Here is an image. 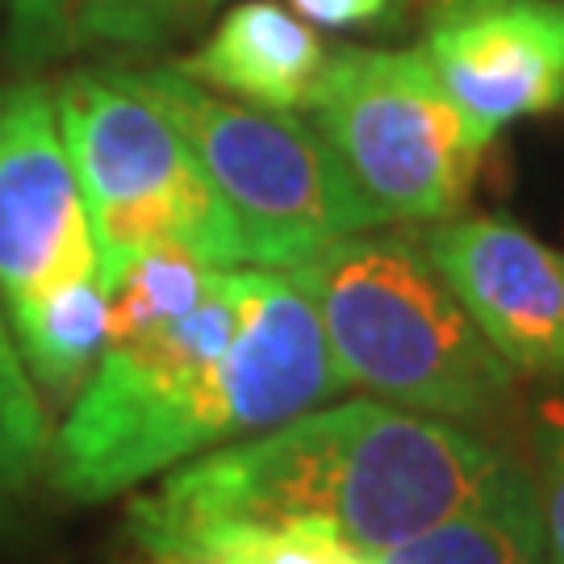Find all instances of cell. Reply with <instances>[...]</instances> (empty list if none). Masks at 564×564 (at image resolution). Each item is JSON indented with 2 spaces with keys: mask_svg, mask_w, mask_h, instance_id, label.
<instances>
[{
  "mask_svg": "<svg viewBox=\"0 0 564 564\" xmlns=\"http://www.w3.org/2000/svg\"><path fill=\"white\" fill-rule=\"evenodd\" d=\"M343 389L318 314L289 272L223 268L181 318L105 343L51 435L46 477L72 502H105Z\"/></svg>",
  "mask_w": 564,
  "mask_h": 564,
  "instance_id": "obj_1",
  "label": "cell"
},
{
  "mask_svg": "<svg viewBox=\"0 0 564 564\" xmlns=\"http://www.w3.org/2000/svg\"><path fill=\"white\" fill-rule=\"evenodd\" d=\"M506 460L456 423L347 398L176 464L130 502L126 531L155 556L230 527H310L377 561L473 502Z\"/></svg>",
  "mask_w": 564,
  "mask_h": 564,
  "instance_id": "obj_2",
  "label": "cell"
},
{
  "mask_svg": "<svg viewBox=\"0 0 564 564\" xmlns=\"http://www.w3.org/2000/svg\"><path fill=\"white\" fill-rule=\"evenodd\" d=\"M314 305L347 389L402 410L481 423L514 389V368L485 343L419 242L351 235L289 268Z\"/></svg>",
  "mask_w": 564,
  "mask_h": 564,
  "instance_id": "obj_3",
  "label": "cell"
},
{
  "mask_svg": "<svg viewBox=\"0 0 564 564\" xmlns=\"http://www.w3.org/2000/svg\"><path fill=\"white\" fill-rule=\"evenodd\" d=\"M121 76L181 130L239 223L251 268L289 272L330 242L384 226V214L351 184L314 121L230 101L176 63L121 67Z\"/></svg>",
  "mask_w": 564,
  "mask_h": 564,
  "instance_id": "obj_4",
  "label": "cell"
},
{
  "mask_svg": "<svg viewBox=\"0 0 564 564\" xmlns=\"http://www.w3.org/2000/svg\"><path fill=\"white\" fill-rule=\"evenodd\" d=\"M55 113L80 181L101 284L155 247H181L214 268H251L239 223L197 155L121 67L72 72L55 88Z\"/></svg>",
  "mask_w": 564,
  "mask_h": 564,
  "instance_id": "obj_5",
  "label": "cell"
},
{
  "mask_svg": "<svg viewBox=\"0 0 564 564\" xmlns=\"http://www.w3.org/2000/svg\"><path fill=\"white\" fill-rule=\"evenodd\" d=\"M310 121L384 223L456 218L481 172L485 142L423 51H330Z\"/></svg>",
  "mask_w": 564,
  "mask_h": 564,
  "instance_id": "obj_6",
  "label": "cell"
},
{
  "mask_svg": "<svg viewBox=\"0 0 564 564\" xmlns=\"http://www.w3.org/2000/svg\"><path fill=\"white\" fill-rule=\"evenodd\" d=\"M97 272V242L55 113L34 76L0 80V302Z\"/></svg>",
  "mask_w": 564,
  "mask_h": 564,
  "instance_id": "obj_7",
  "label": "cell"
},
{
  "mask_svg": "<svg viewBox=\"0 0 564 564\" xmlns=\"http://www.w3.org/2000/svg\"><path fill=\"white\" fill-rule=\"evenodd\" d=\"M419 251L514 372H564V251L506 218H444Z\"/></svg>",
  "mask_w": 564,
  "mask_h": 564,
  "instance_id": "obj_8",
  "label": "cell"
},
{
  "mask_svg": "<svg viewBox=\"0 0 564 564\" xmlns=\"http://www.w3.org/2000/svg\"><path fill=\"white\" fill-rule=\"evenodd\" d=\"M423 55L489 147L506 126L564 105V0L477 4L431 25Z\"/></svg>",
  "mask_w": 564,
  "mask_h": 564,
  "instance_id": "obj_9",
  "label": "cell"
},
{
  "mask_svg": "<svg viewBox=\"0 0 564 564\" xmlns=\"http://www.w3.org/2000/svg\"><path fill=\"white\" fill-rule=\"evenodd\" d=\"M330 46L318 30L276 0L235 4L218 30L176 59L184 76L268 113H310Z\"/></svg>",
  "mask_w": 564,
  "mask_h": 564,
  "instance_id": "obj_10",
  "label": "cell"
},
{
  "mask_svg": "<svg viewBox=\"0 0 564 564\" xmlns=\"http://www.w3.org/2000/svg\"><path fill=\"white\" fill-rule=\"evenodd\" d=\"M368 564H547L531 473L519 460H506L473 502Z\"/></svg>",
  "mask_w": 564,
  "mask_h": 564,
  "instance_id": "obj_11",
  "label": "cell"
},
{
  "mask_svg": "<svg viewBox=\"0 0 564 564\" xmlns=\"http://www.w3.org/2000/svg\"><path fill=\"white\" fill-rule=\"evenodd\" d=\"M4 314L46 410H67L93 377L109 335V297L101 276L93 272L63 281Z\"/></svg>",
  "mask_w": 564,
  "mask_h": 564,
  "instance_id": "obj_12",
  "label": "cell"
},
{
  "mask_svg": "<svg viewBox=\"0 0 564 564\" xmlns=\"http://www.w3.org/2000/svg\"><path fill=\"white\" fill-rule=\"evenodd\" d=\"M223 268L188 256L181 247H155L142 251L105 284L109 297V335L105 343L139 339L155 326L181 318L184 310L202 302Z\"/></svg>",
  "mask_w": 564,
  "mask_h": 564,
  "instance_id": "obj_13",
  "label": "cell"
},
{
  "mask_svg": "<svg viewBox=\"0 0 564 564\" xmlns=\"http://www.w3.org/2000/svg\"><path fill=\"white\" fill-rule=\"evenodd\" d=\"M51 410L25 372L13 326L0 302V510L13 506L39 481L51 456Z\"/></svg>",
  "mask_w": 564,
  "mask_h": 564,
  "instance_id": "obj_14",
  "label": "cell"
},
{
  "mask_svg": "<svg viewBox=\"0 0 564 564\" xmlns=\"http://www.w3.org/2000/svg\"><path fill=\"white\" fill-rule=\"evenodd\" d=\"M88 0H4V59L18 72H39L46 63L80 51Z\"/></svg>",
  "mask_w": 564,
  "mask_h": 564,
  "instance_id": "obj_15",
  "label": "cell"
},
{
  "mask_svg": "<svg viewBox=\"0 0 564 564\" xmlns=\"http://www.w3.org/2000/svg\"><path fill=\"white\" fill-rule=\"evenodd\" d=\"M209 0H88L84 9V39L109 42V46H163L188 21L202 18Z\"/></svg>",
  "mask_w": 564,
  "mask_h": 564,
  "instance_id": "obj_16",
  "label": "cell"
},
{
  "mask_svg": "<svg viewBox=\"0 0 564 564\" xmlns=\"http://www.w3.org/2000/svg\"><path fill=\"white\" fill-rule=\"evenodd\" d=\"M540 519L547 564H564V414L540 431Z\"/></svg>",
  "mask_w": 564,
  "mask_h": 564,
  "instance_id": "obj_17",
  "label": "cell"
},
{
  "mask_svg": "<svg viewBox=\"0 0 564 564\" xmlns=\"http://www.w3.org/2000/svg\"><path fill=\"white\" fill-rule=\"evenodd\" d=\"M297 18L323 30H398L410 0H289Z\"/></svg>",
  "mask_w": 564,
  "mask_h": 564,
  "instance_id": "obj_18",
  "label": "cell"
},
{
  "mask_svg": "<svg viewBox=\"0 0 564 564\" xmlns=\"http://www.w3.org/2000/svg\"><path fill=\"white\" fill-rule=\"evenodd\" d=\"M477 4H489V0H410V9L426 21V30L431 25H440L447 18H460L468 9H477Z\"/></svg>",
  "mask_w": 564,
  "mask_h": 564,
  "instance_id": "obj_19",
  "label": "cell"
},
{
  "mask_svg": "<svg viewBox=\"0 0 564 564\" xmlns=\"http://www.w3.org/2000/svg\"><path fill=\"white\" fill-rule=\"evenodd\" d=\"M134 564H230V561L205 556V552H163V556H142Z\"/></svg>",
  "mask_w": 564,
  "mask_h": 564,
  "instance_id": "obj_20",
  "label": "cell"
},
{
  "mask_svg": "<svg viewBox=\"0 0 564 564\" xmlns=\"http://www.w3.org/2000/svg\"><path fill=\"white\" fill-rule=\"evenodd\" d=\"M209 4H214V0H209Z\"/></svg>",
  "mask_w": 564,
  "mask_h": 564,
  "instance_id": "obj_21",
  "label": "cell"
},
{
  "mask_svg": "<svg viewBox=\"0 0 564 564\" xmlns=\"http://www.w3.org/2000/svg\"><path fill=\"white\" fill-rule=\"evenodd\" d=\"M364 564H368V561H364Z\"/></svg>",
  "mask_w": 564,
  "mask_h": 564,
  "instance_id": "obj_22",
  "label": "cell"
}]
</instances>
